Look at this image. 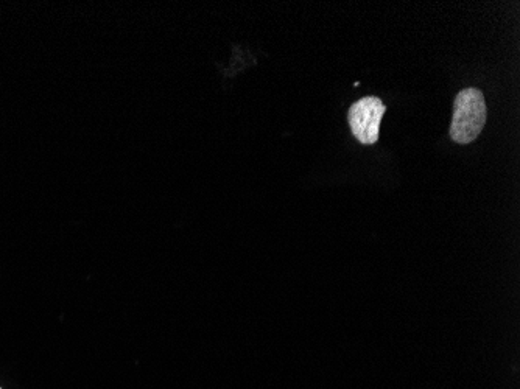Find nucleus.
Masks as SVG:
<instances>
[{
  "label": "nucleus",
  "mask_w": 520,
  "mask_h": 389,
  "mask_svg": "<svg viewBox=\"0 0 520 389\" xmlns=\"http://www.w3.org/2000/svg\"><path fill=\"white\" fill-rule=\"evenodd\" d=\"M486 114L488 108L482 91L469 88L458 92L454 102L450 137L457 144H471L485 128Z\"/></svg>",
  "instance_id": "f257e3e1"
},
{
  "label": "nucleus",
  "mask_w": 520,
  "mask_h": 389,
  "mask_svg": "<svg viewBox=\"0 0 520 389\" xmlns=\"http://www.w3.org/2000/svg\"><path fill=\"white\" fill-rule=\"evenodd\" d=\"M387 106L377 97H365L349 108L348 122L357 141L373 145L379 141L380 122Z\"/></svg>",
  "instance_id": "f03ea898"
},
{
  "label": "nucleus",
  "mask_w": 520,
  "mask_h": 389,
  "mask_svg": "<svg viewBox=\"0 0 520 389\" xmlns=\"http://www.w3.org/2000/svg\"><path fill=\"white\" fill-rule=\"evenodd\" d=\"M0 389H2V388H0Z\"/></svg>",
  "instance_id": "7ed1b4c3"
}]
</instances>
